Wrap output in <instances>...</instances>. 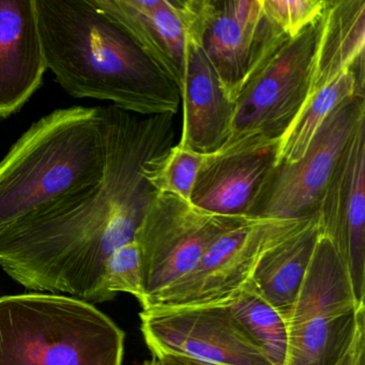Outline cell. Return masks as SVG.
I'll use <instances>...</instances> for the list:
<instances>
[{"label": "cell", "instance_id": "cell-1", "mask_svg": "<svg viewBox=\"0 0 365 365\" xmlns=\"http://www.w3.org/2000/svg\"><path fill=\"white\" fill-rule=\"evenodd\" d=\"M103 112L108 159L101 182L0 236V267L27 289L89 303L113 299L104 288L106 264L134 241L155 194L143 170L174 146L175 116H142L113 106Z\"/></svg>", "mask_w": 365, "mask_h": 365}, {"label": "cell", "instance_id": "cell-2", "mask_svg": "<svg viewBox=\"0 0 365 365\" xmlns=\"http://www.w3.org/2000/svg\"><path fill=\"white\" fill-rule=\"evenodd\" d=\"M35 1L46 68L66 93L142 116H176V85L95 0Z\"/></svg>", "mask_w": 365, "mask_h": 365}, {"label": "cell", "instance_id": "cell-3", "mask_svg": "<svg viewBox=\"0 0 365 365\" xmlns=\"http://www.w3.org/2000/svg\"><path fill=\"white\" fill-rule=\"evenodd\" d=\"M106 159L103 108L42 117L0 161V236L88 193L103 179Z\"/></svg>", "mask_w": 365, "mask_h": 365}, {"label": "cell", "instance_id": "cell-4", "mask_svg": "<svg viewBox=\"0 0 365 365\" xmlns=\"http://www.w3.org/2000/svg\"><path fill=\"white\" fill-rule=\"evenodd\" d=\"M125 332L95 305L58 294L0 297V365H123Z\"/></svg>", "mask_w": 365, "mask_h": 365}, {"label": "cell", "instance_id": "cell-5", "mask_svg": "<svg viewBox=\"0 0 365 365\" xmlns=\"http://www.w3.org/2000/svg\"><path fill=\"white\" fill-rule=\"evenodd\" d=\"M286 324V365L336 364L365 324V304L354 298L341 258L320 234Z\"/></svg>", "mask_w": 365, "mask_h": 365}, {"label": "cell", "instance_id": "cell-6", "mask_svg": "<svg viewBox=\"0 0 365 365\" xmlns=\"http://www.w3.org/2000/svg\"><path fill=\"white\" fill-rule=\"evenodd\" d=\"M318 29L319 22L286 42L245 87L235 101L227 140L211 155L277 146L307 99Z\"/></svg>", "mask_w": 365, "mask_h": 365}, {"label": "cell", "instance_id": "cell-7", "mask_svg": "<svg viewBox=\"0 0 365 365\" xmlns=\"http://www.w3.org/2000/svg\"><path fill=\"white\" fill-rule=\"evenodd\" d=\"M247 217L217 239L182 279L149 301L143 309L221 305L249 283L260 256L315 221Z\"/></svg>", "mask_w": 365, "mask_h": 365}, {"label": "cell", "instance_id": "cell-8", "mask_svg": "<svg viewBox=\"0 0 365 365\" xmlns=\"http://www.w3.org/2000/svg\"><path fill=\"white\" fill-rule=\"evenodd\" d=\"M247 217L213 215L178 196L155 192L134 237L142 268L143 309L185 277L219 237Z\"/></svg>", "mask_w": 365, "mask_h": 365}, {"label": "cell", "instance_id": "cell-9", "mask_svg": "<svg viewBox=\"0 0 365 365\" xmlns=\"http://www.w3.org/2000/svg\"><path fill=\"white\" fill-rule=\"evenodd\" d=\"M194 39L232 102L289 41L262 0H202Z\"/></svg>", "mask_w": 365, "mask_h": 365}, {"label": "cell", "instance_id": "cell-10", "mask_svg": "<svg viewBox=\"0 0 365 365\" xmlns=\"http://www.w3.org/2000/svg\"><path fill=\"white\" fill-rule=\"evenodd\" d=\"M363 117L364 97L352 98L337 106L300 160L274 168L252 208L251 217L303 219L315 215L337 161Z\"/></svg>", "mask_w": 365, "mask_h": 365}, {"label": "cell", "instance_id": "cell-11", "mask_svg": "<svg viewBox=\"0 0 365 365\" xmlns=\"http://www.w3.org/2000/svg\"><path fill=\"white\" fill-rule=\"evenodd\" d=\"M140 330L153 356L174 354L215 365H273L225 304L143 309Z\"/></svg>", "mask_w": 365, "mask_h": 365}, {"label": "cell", "instance_id": "cell-12", "mask_svg": "<svg viewBox=\"0 0 365 365\" xmlns=\"http://www.w3.org/2000/svg\"><path fill=\"white\" fill-rule=\"evenodd\" d=\"M316 215L319 234L341 258L354 298L365 304V117L344 148Z\"/></svg>", "mask_w": 365, "mask_h": 365}, {"label": "cell", "instance_id": "cell-13", "mask_svg": "<svg viewBox=\"0 0 365 365\" xmlns=\"http://www.w3.org/2000/svg\"><path fill=\"white\" fill-rule=\"evenodd\" d=\"M180 91L202 0H95Z\"/></svg>", "mask_w": 365, "mask_h": 365}, {"label": "cell", "instance_id": "cell-14", "mask_svg": "<svg viewBox=\"0 0 365 365\" xmlns=\"http://www.w3.org/2000/svg\"><path fill=\"white\" fill-rule=\"evenodd\" d=\"M46 70L35 0H0V119L22 110Z\"/></svg>", "mask_w": 365, "mask_h": 365}, {"label": "cell", "instance_id": "cell-15", "mask_svg": "<svg viewBox=\"0 0 365 365\" xmlns=\"http://www.w3.org/2000/svg\"><path fill=\"white\" fill-rule=\"evenodd\" d=\"M179 95L182 119L177 145L202 155L215 153L230 135L235 103L194 38L187 41Z\"/></svg>", "mask_w": 365, "mask_h": 365}, {"label": "cell", "instance_id": "cell-16", "mask_svg": "<svg viewBox=\"0 0 365 365\" xmlns=\"http://www.w3.org/2000/svg\"><path fill=\"white\" fill-rule=\"evenodd\" d=\"M277 146L207 155L192 193L198 208L224 217H251L252 208L275 166Z\"/></svg>", "mask_w": 365, "mask_h": 365}, {"label": "cell", "instance_id": "cell-17", "mask_svg": "<svg viewBox=\"0 0 365 365\" xmlns=\"http://www.w3.org/2000/svg\"><path fill=\"white\" fill-rule=\"evenodd\" d=\"M364 48L365 0H327L305 101L364 61Z\"/></svg>", "mask_w": 365, "mask_h": 365}, {"label": "cell", "instance_id": "cell-18", "mask_svg": "<svg viewBox=\"0 0 365 365\" xmlns=\"http://www.w3.org/2000/svg\"><path fill=\"white\" fill-rule=\"evenodd\" d=\"M319 239L318 219L290 238L267 250L247 285L287 319Z\"/></svg>", "mask_w": 365, "mask_h": 365}, {"label": "cell", "instance_id": "cell-19", "mask_svg": "<svg viewBox=\"0 0 365 365\" xmlns=\"http://www.w3.org/2000/svg\"><path fill=\"white\" fill-rule=\"evenodd\" d=\"M354 97H364V61L304 102L277 142L274 168L300 160L327 117L337 106Z\"/></svg>", "mask_w": 365, "mask_h": 365}, {"label": "cell", "instance_id": "cell-20", "mask_svg": "<svg viewBox=\"0 0 365 365\" xmlns=\"http://www.w3.org/2000/svg\"><path fill=\"white\" fill-rule=\"evenodd\" d=\"M245 336L272 363L286 365L287 324L281 314L249 285L224 303Z\"/></svg>", "mask_w": 365, "mask_h": 365}, {"label": "cell", "instance_id": "cell-21", "mask_svg": "<svg viewBox=\"0 0 365 365\" xmlns=\"http://www.w3.org/2000/svg\"><path fill=\"white\" fill-rule=\"evenodd\" d=\"M206 158L207 155L175 144L149 160L143 174L155 193L170 194L191 202L196 179Z\"/></svg>", "mask_w": 365, "mask_h": 365}, {"label": "cell", "instance_id": "cell-22", "mask_svg": "<svg viewBox=\"0 0 365 365\" xmlns=\"http://www.w3.org/2000/svg\"><path fill=\"white\" fill-rule=\"evenodd\" d=\"M262 4L267 16L292 40L319 22L327 0H262Z\"/></svg>", "mask_w": 365, "mask_h": 365}, {"label": "cell", "instance_id": "cell-23", "mask_svg": "<svg viewBox=\"0 0 365 365\" xmlns=\"http://www.w3.org/2000/svg\"><path fill=\"white\" fill-rule=\"evenodd\" d=\"M104 288L114 298L117 292H128L142 304L145 299L140 253L135 241L113 253L106 264Z\"/></svg>", "mask_w": 365, "mask_h": 365}, {"label": "cell", "instance_id": "cell-24", "mask_svg": "<svg viewBox=\"0 0 365 365\" xmlns=\"http://www.w3.org/2000/svg\"><path fill=\"white\" fill-rule=\"evenodd\" d=\"M365 324L359 329L343 356L335 365H365Z\"/></svg>", "mask_w": 365, "mask_h": 365}, {"label": "cell", "instance_id": "cell-25", "mask_svg": "<svg viewBox=\"0 0 365 365\" xmlns=\"http://www.w3.org/2000/svg\"><path fill=\"white\" fill-rule=\"evenodd\" d=\"M153 358L159 362L160 365H215L192 360L185 356H174V354H157L153 356Z\"/></svg>", "mask_w": 365, "mask_h": 365}, {"label": "cell", "instance_id": "cell-26", "mask_svg": "<svg viewBox=\"0 0 365 365\" xmlns=\"http://www.w3.org/2000/svg\"><path fill=\"white\" fill-rule=\"evenodd\" d=\"M142 365H160L159 362H158L157 360H155V358L153 359V360L147 361V362H145L144 364Z\"/></svg>", "mask_w": 365, "mask_h": 365}]
</instances>
